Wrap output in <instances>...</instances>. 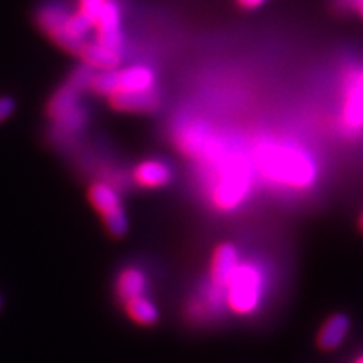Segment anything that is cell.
Here are the masks:
<instances>
[{
    "instance_id": "cell-5",
    "label": "cell",
    "mask_w": 363,
    "mask_h": 363,
    "mask_svg": "<svg viewBox=\"0 0 363 363\" xmlns=\"http://www.w3.org/2000/svg\"><path fill=\"white\" fill-rule=\"evenodd\" d=\"M89 201L101 214L104 225L113 238H121L128 230V219L121 207L120 195L111 185L98 182L89 189Z\"/></svg>"
},
{
    "instance_id": "cell-21",
    "label": "cell",
    "mask_w": 363,
    "mask_h": 363,
    "mask_svg": "<svg viewBox=\"0 0 363 363\" xmlns=\"http://www.w3.org/2000/svg\"><path fill=\"white\" fill-rule=\"evenodd\" d=\"M0 308H2V298H0Z\"/></svg>"
},
{
    "instance_id": "cell-3",
    "label": "cell",
    "mask_w": 363,
    "mask_h": 363,
    "mask_svg": "<svg viewBox=\"0 0 363 363\" xmlns=\"http://www.w3.org/2000/svg\"><path fill=\"white\" fill-rule=\"evenodd\" d=\"M224 303L239 316L251 315L264 296V274L252 262H239L222 289Z\"/></svg>"
},
{
    "instance_id": "cell-6",
    "label": "cell",
    "mask_w": 363,
    "mask_h": 363,
    "mask_svg": "<svg viewBox=\"0 0 363 363\" xmlns=\"http://www.w3.org/2000/svg\"><path fill=\"white\" fill-rule=\"evenodd\" d=\"M93 29H96V43L113 51L121 52L123 34H121V9L116 0H106L99 11Z\"/></svg>"
},
{
    "instance_id": "cell-1",
    "label": "cell",
    "mask_w": 363,
    "mask_h": 363,
    "mask_svg": "<svg viewBox=\"0 0 363 363\" xmlns=\"http://www.w3.org/2000/svg\"><path fill=\"white\" fill-rule=\"evenodd\" d=\"M190 157L206 172L208 197L219 211H234L246 201L256 170L233 140L211 128Z\"/></svg>"
},
{
    "instance_id": "cell-2",
    "label": "cell",
    "mask_w": 363,
    "mask_h": 363,
    "mask_svg": "<svg viewBox=\"0 0 363 363\" xmlns=\"http://www.w3.org/2000/svg\"><path fill=\"white\" fill-rule=\"evenodd\" d=\"M252 165L266 180L288 189L311 187L318 177L315 158L293 142L261 140L254 150Z\"/></svg>"
},
{
    "instance_id": "cell-19",
    "label": "cell",
    "mask_w": 363,
    "mask_h": 363,
    "mask_svg": "<svg viewBox=\"0 0 363 363\" xmlns=\"http://www.w3.org/2000/svg\"><path fill=\"white\" fill-rule=\"evenodd\" d=\"M264 2H266V0H239L240 6L246 7V9H256V7L262 6Z\"/></svg>"
},
{
    "instance_id": "cell-20",
    "label": "cell",
    "mask_w": 363,
    "mask_h": 363,
    "mask_svg": "<svg viewBox=\"0 0 363 363\" xmlns=\"http://www.w3.org/2000/svg\"><path fill=\"white\" fill-rule=\"evenodd\" d=\"M355 363H363V358H362V357H358L357 360H355Z\"/></svg>"
},
{
    "instance_id": "cell-14",
    "label": "cell",
    "mask_w": 363,
    "mask_h": 363,
    "mask_svg": "<svg viewBox=\"0 0 363 363\" xmlns=\"http://www.w3.org/2000/svg\"><path fill=\"white\" fill-rule=\"evenodd\" d=\"M348 330H350V320L345 315H333L325 321L318 333V347L321 350H335L343 343Z\"/></svg>"
},
{
    "instance_id": "cell-13",
    "label": "cell",
    "mask_w": 363,
    "mask_h": 363,
    "mask_svg": "<svg viewBox=\"0 0 363 363\" xmlns=\"http://www.w3.org/2000/svg\"><path fill=\"white\" fill-rule=\"evenodd\" d=\"M113 106L123 111H136L145 113L155 110L160 103L157 88L150 91H138V93H116L111 96Z\"/></svg>"
},
{
    "instance_id": "cell-18",
    "label": "cell",
    "mask_w": 363,
    "mask_h": 363,
    "mask_svg": "<svg viewBox=\"0 0 363 363\" xmlns=\"http://www.w3.org/2000/svg\"><path fill=\"white\" fill-rule=\"evenodd\" d=\"M13 113V101L11 98H0V123L6 121Z\"/></svg>"
},
{
    "instance_id": "cell-4",
    "label": "cell",
    "mask_w": 363,
    "mask_h": 363,
    "mask_svg": "<svg viewBox=\"0 0 363 363\" xmlns=\"http://www.w3.org/2000/svg\"><path fill=\"white\" fill-rule=\"evenodd\" d=\"M81 93L83 91L76 89L74 86L67 83L51 99L49 115H51L52 121L62 133L71 135L83 128L86 121V110L83 103H81Z\"/></svg>"
},
{
    "instance_id": "cell-15",
    "label": "cell",
    "mask_w": 363,
    "mask_h": 363,
    "mask_svg": "<svg viewBox=\"0 0 363 363\" xmlns=\"http://www.w3.org/2000/svg\"><path fill=\"white\" fill-rule=\"evenodd\" d=\"M147 289V276L138 267H126L120 272L116 279V294L121 301H128L131 298L142 296Z\"/></svg>"
},
{
    "instance_id": "cell-11",
    "label": "cell",
    "mask_w": 363,
    "mask_h": 363,
    "mask_svg": "<svg viewBox=\"0 0 363 363\" xmlns=\"http://www.w3.org/2000/svg\"><path fill=\"white\" fill-rule=\"evenodd\" d=\"M133 177L140 187L160 189L172 180V169L169 163L162 160H147L136 167Z\"/></svg>"
},
{
    "instance_id": "cell-12",
    "label": "cell",
    "mask_w": 363,
    "mask_h": 363,
    "mask_svg": "<svg viewBox=\"0 0 363 363\" xmlns=\"http://www.w3.org/2000/svg\"><path fill=\"white\" fill-rule=\"evenodd\" d=\"M71 11H67V7L61 2H49L40 9L38 13V21L40 29L51 38L54 43H57L61 38L62 30H65L67 17H69Z\"/></svg>"
},
{
    "instance_id": "cell-10",
    "label": "cell",
    "mask_w": 363,
    "mask_h": 363,
    "mask_svg": "<svg viewBox=\"0 0 363 363\" xmlns=\"http://www.w3.org/2000/svg\"><path fill=\"white\" fill-rule=\"evenodd\" d=\"M84 59V65L94 71H115L121 65V52L104 48V45L94 43H86L79 51Z\"/></svg>"
},
{
    "instance_id": "cell-16",
    "label": "cell",
    "mask_w": 363,
    "mask_h": 363,
    "mask_svg": "<svg viewBox=\"0 0 363 363\" xmlns=\"http://www.w3.org/2000/svg\"><path fill=\"white\" fill-rule=\"evenodd\" d=\"M123 305H125L126 315H128L130 320L135 321V323L150 326V325H155L158 321L157 306L153 305L145 294H142V296L131 298L128 301H125Z\"/></svg>"
},
{
    "instance_id": "cell-17",
    "label": "cell",
    "mask_w": 363,
    "mask_h": 363,
    "mask_svg": "<svg viewBox=\"0 0 363 363\" xmlns=\"http://www.w3.org/2000/svg\"><path fill=\"white\" fill-rule=\"evenodd\" d=\"M104 4H106V0H79L78 4V13L84 17V19H88L91 24H94V21H96L99 11H101Z\"/></svg>"
},
{
    "instance_id": "cell-9",
    "label": "cell",
    "mask_w": 363,
    "mask_h": 363,
    "mask_svg": "<svg viewBox=\"0 0 363 363\" xmlns=\"http://www.w3.org/2000/svg\"><path fill=\"white\" fill-rule=\"evenodd\" d=\"M155 89V74L148 66H131L116 71V93H138Z\"/></svg>"
},
{
    "instance_id": "cell-8",
    "label": "cell",
    "mask_w": 363,
    "mask_h": 363,
    "mask_svg": "<svg viewBox=\"0 0 363 363\" xmlns=\"http://www.w3.org/2000/svg\"><path fill=\"white\" fill-rule=\"evenodd\" d=\"M239 252L233 244H220L216 247L211 259V283L216 288L224 289L235 267L239 266Z\"/></svg>"
},
{
    "instance_id": "cell-7",
    "label": "cell",
    "mask_w": 363,
    "mask_h": 363,
    "mask_svg": "<svg viewBox=\"0 0 363 363\" xmlns=\"http://www.w3.org/2000/svg\"><path fill=\"white\" fill-rule=\"evenodd\" d=\"M342 123L348 131L358 133L362 128V71L348 72L343 88Z\"/></svg>"
}]
</instances>
